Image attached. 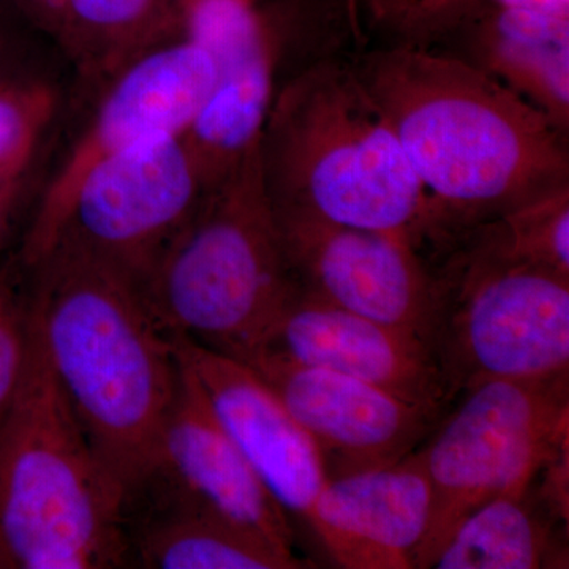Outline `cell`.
<instances>
[{"label": "cell", "mask_w": 569, "mask_h": 569, "mask_svg": "<svg viewBox=\"0 0 569 569\" xmlns=\"http://www.w3.org/2000/svg\"><path fill=\"white\" fill-rule=\"evenodd\" d=\"M171 340L266 489L291 522H306L326 482L316 445L249 366L179 337Z\"/></svg>", "instance_id": "9a60e30c"}, {"label": "cell", "mask_w": 569, "mask_h": 569, "mask_svg": "<svg viewBox=\"0 0 569 569\" xmlns=\"http://www.w3.org/2000/svg\"><path fill=\"white\" fill-rule=\"evenodd\" d=\"M200 2V0H178L179 6H181L182 11L190 9V7L194 6V3Z\"/></svg>", "instance_id": "f1b7e54d"}, {"label": "cell", "mask_w": 569, "mask_h": 569, "mask_svg": "<svg viewBox=\"0 0 569 569\" xmlns=\"http://www.w3.org/2000/svg\"><path fill=\"white\" fill-rule=\"evenodd\" d=\"M475 2L478 0H373V7L402 36L399 44L422 48Z\"/></svg>", "instance_id": "cb8c5ba5"}, {"label": "cell", "mask_w": 569, "mask_h": 569, "mask_svg": "<svg viewBox=\"0 0 569 569\" xmlns=\"http://www.w3.org/2000/svg\"><path fill=\"white\" fill-rule=\"evenodd\" d=\"M246 366L316 445L326 479L399 462L425 443L445 415L321 367L268 355Z\"/></svg>", "instance_id": "8fae6325"}, {"label": "cell", "mask_w": 569, "mask_h": 569, "mask_svg": "<svg viewBox=\"0 0 569 569\" xmlns=\"http://www.w3.org/2000/svg\"><path fill=\"white\" fill-rule=\"evenodd\" d=\"M488 2L503 9L569 18V0H488Z\"/></svg>", "instance_id": "4316f807"}, {"label": "cell", "mask_w": 569, "mask_h": 569, "mask_svg": "<svg viewBox=\"0 0 569 569\" xmlns=\"http://www.w3.org/2000/svg\"><path fill=\"white\" fill-rule=\"evenodd\" d=\"M353 69L432 201L422 257L569 187L568 133L477 67L397 43L367 52Z\"/></svg>", "instance_id": "6da1fadb"}, {"label": "cell", "mask_w": 569, "mask_h": 569, "mask_svg": "<svg viewBox=\"0 0 569 569\" xmlns=\"http://www.w3.org/2000/svg\"><path fill=\"white\" fill-rule=\"evenodd\" d=\"M452 242H466L507 263L569 277V187L479 223Z\"/></svg>", "instance_id": "44dd1931"}, {"label": "cell", "mask_w": 569, "mask_h": 569, "mask_svg": "<svg viewBox=\"0 0 569 569\" xmlns=\"http://www.w3.org/2000/svg\"><path fill=\"white\" fill-rule=\"evenodd\" d=\"M295 288L260 138L134 290L164 335L246 365Z\"/></svg>", "instance_id": "277c9868"}, {"label": "cell", "mask_w": 569, "mask_h": 569, "mask_svg": "<svg viewBox=\"0 0 569 569\" xmlns=\"http://www.w3.org/2000/svg\"><path fill=\"white\" fill-rule=\"evenodd\" d=\"M63 0H13L14 6L40 31L56 37L61 24Z\"/></svg>", "instance_id": "484cf974"}, {"label": "cell", "mask_w": 569, "mask_h": 569, "mask_svg": "<svg viewBox=\"0 0 569 569\" xmlns=\"http://www.w3.org/2000/svg\"><path fill=\"white\" fill-rule=\"evenodd\" d=\"M181 369L152 467L227 522L282 556L306 560L296 552L295 523L213 413L197 378L182 362Z\"/></svg>", "instance_id": "5bb4252c"}, {"label": "cell", "mask_w": 569, "mask_h": 569, "mask_svg": "<svg viewBox=\"0 0 569 569\" xmlns=\"http://www.w3.org/2000/svg\"><path fill=\"white\" fill-rule=\"evenodd\" d=\"M568 526L550 511L533 478L470 512L438 549L430 568H568Z\"/></svg>", "instance_id": "d6986e66"}, {"label": "cell", "mask_w": 569, "mask_h": 569, "mask_svg": "<svg viewBox=\"0 0 569 569\" xmlns=\"http://www.w3.org/2000/svg\"><path fill=\"white\" fill-rule=\"evenodd\" d=\"M186 37L178 0H63L54 39L84 80L107 86L142 56Z\"/></svg>", "instance_id": "ffe728a7"}, {"label": "cell", "mask_w": 569, "mask_h": 569, "mask_svg": "<svg viewBox=\"0 0 569 569\" xmlns=\"http://www.w3.org/2000/svg\"><path fill=\"white\" fill-rule=\"evenodd\" d=\"M29 276L31 335L82 436L121 493L157 459L181 361L126 277L54 244Z\"/></svg>", "instance_id": "7a4b0ae2"}, {"label": "cell", "mask_w": 569, "mask_h": 569, "mask_svg": "<svg viewBox=\"0 0 569 569\" xmlns=\"http://www.w3.org/2000/svg\"><path fill=\"white\" fill-rule=\"evenodd\" d=\"M427 263L436 280L429 340L451 403L482 381L569 373V277L466 242Z\"/></svg>", "instance_id": "8992f818"}, {"label": "cell", "mask_w": 569, "mask_h": 569, "mask_svg": "<svg viewBox=\"0 0 569 569\" xmlns=\"http://www.w3.org/2000/svg\"><path fill=\"white\" fill-rule=\"evenodd\" d=\"M29 348V276L17 257L0 268V425L20 395Z\"/></svg>", "instance_id": "603a6c76"}, {"label": "cell", "mask_w": 569, "mask_h": 569, "mask_svg": "<svg viewBox=\"0 0 569 569\" xmlns=\"http://www.w3.org/2000/svg\"><path fill=\"white\" fill-rule=\"evenodd\" d=\"M6 51H7V39H6V36H3L2 29H0V71H2L3 54H6Z\"/></svg>", "instance_id": "83f0119b"}, {"label": "cell", "mask_w": 569, "mask_h": 569, "mask_svg": "<svg viewBox=\"0 0 569 569\" xmlns=\"http://www.w3.org/2000/svg\"><path fill=\"white\" fill-rule=\"evenodd\" d=\"M436 41L569 130V18L503 9L478 0L460 11Z\"/></svg>", "instance_id": "ac0fdd59"}, {"label": "cell", "mask_w": 569, "mask_h": 569, "mask_svg": "<svg viewBox=\"0 0 569 569\" xmlns=\"http://www.w3.org/2000/svg\"><path fill=\"white\" fill-rule=\"evenodd\" d=\"M121 522L127 568L302 569L238 529L164 477L157 467L122 493Z\"/></svg>", "instance_id": "e0dca14e"}, {"label": "cell", "mask_w": 569, "mask_h": 569, "mask_svg": "<svg viewBox=\"0 0 569 569\" xmlns=\"http://www.w3.org/2000/svg\"><path fill=\"white\" fill-rule=\"evenodd\" d=\"M455 403L418 448L432 489V515L415 569H429L470 512L526 486L569 443V373L482 381Z\"/></svg>", "instance_id": "52a82bcc"}, {"label": "cell", "mask_w": 569, "mask_h": 569, "mask_svg": "<svg viewBox=\"0 0 569 569\" xmlns=\"http://www.w3.org/2000/svg\"><path fill=\"white\" fill-rule=\"evenodd\" d=\"M274 212L299 293L417 332L430 343L436 280L410 239Z\"/></svg>", "instance_id": "30bf717a"}, {"label": "cell", "mask_w": 569, "mask_h": 569, "mask_svg": "<svg viewBox=\"0 0 569 569\" xmlns=\"http://www.w3.org/2000/svg\"><path fill=\"white\" fill-rule=\"evenodd\" d=\"M183 14L187 37L216 66L208 99L181 133L211 192L263 133L274 102L276 44L254 0H200Z\"/></svg>", "instance_id": "7c38bea8"}, {"label": "cell", "mask_w": 569, "mask_h": 569, "mask_svg": "<svg viewBox=\"0 0 569 569\" xmlns=\"http://www.w3.org/2000/svg\"><path fill=\"white\" fill-rule=\"evenodd\" d=\"M432 515L418 449L391 466L326 479L306 523L346 569H415Z\"/></svg>", "instance_id": "2e32d148"}, {"label": "cell", "mask_w": 569, "mask_h": 569, "mask_svg": "<svg viewBox=\"0 0 569 569\" xmlns=\"http://www.w3.org/2000/svg\"><path fill=\"white\" fill-rule=\"evenodd\" d=\"M213 78L211 54L189 37L116 74L37 206L18 254L22 268H32L50 250L78 187L96 164L153 134L182 133L208 99Z\"/></svg>", "instance_id": "9c48e42d"}, {"label": "cell", "mask_w": 569, "mask_h": 569, "mask_svg": "<svg viewBox=\"0 0 569 569\" xmlns=\"http://www.w3.org/2000/svg\"><path fill=\"white\" fill-rule=\"evenodd\" d=\"M261 162L274 211L403 236L419 252L432 201L353 63L320 61L284 86Z\"/></svg>", "instance_id": "3957f363"}, {"label": "cell", "mask_w": 569, "mask_h": 569, "mask_svg": "<svg viewBox=\"0 0 569 569\" xmlns=\"http://www.w3.org/2000/svg\"><path fill=\"white\" fill-rule=\"evenodd\" d=\"M31 168L0 173V247L9 236Z\"/></svg>", "instance_id": "d4e9b609"}, {"label": "cell", "mask_w": 569, "mask_h": 569, "mask_svg": "<svg viewBox=\"0 0 569 569\" xmlns=\"http://www.w3.org/2000/svg\"><path fill=\"white\" fill-rule=\"evenodd\" d=\"M206 193L181 133L153 134L92 168L52 246L80 250L137 288Z\"/></svg>", "instance_id": "ba28073f"}, {"label": "cell", "mask_w": 569, "mask_h": 569, "mask_svg": "<svg viewBox=\"0 0 569 569\" xmlns=\"http://www.w3.org/2000/svg\"><path fill=\"white\" fill-rule=\"evenodd\" d=\"M58 104L59 93L50 81L0 71V173L32 167Z\"/></svg>", "instance_id": "7402d4cb"}, {"label": "cell", "mask_w": 569, "mask_h": 569, "mask_svg": "<svg viewBox=\"0 0 569 569\" xmlns=\"http://www.w3.org/2000/svg\"><path fill=\"white\" fill-rule=\"evenodd\" d=\"M261 355L358 378L440 413L452 406L425 337L317 301L296 288L253 358Z\"/></svg>", "instance_id": "4fadbf2b"}, {"label": "cell", "mask_w": 569, "mask_h": 569, "mask_svg": "<svg viewBox=\"0 0 569 569\" xmlns=\"http://www.w3.org/2000/svg\"><path fill=\"white\" fill-rule=\"evenodd\" d=\"M121 500L31 335L0 425V569L127 568Z\"/></svg>", "instance_id": "5b68a950"}]
</instances>
